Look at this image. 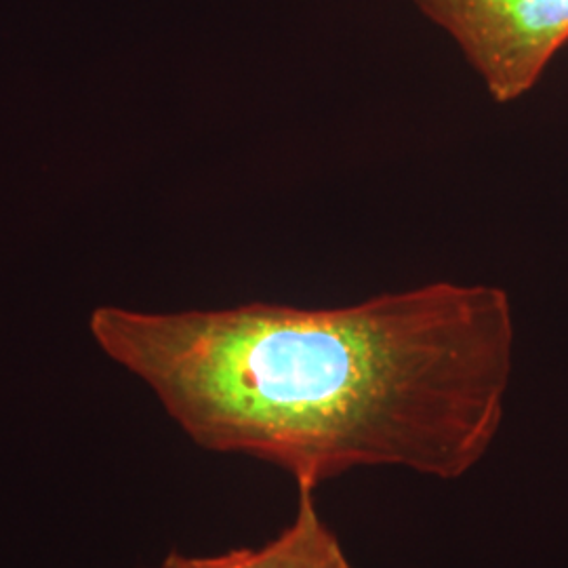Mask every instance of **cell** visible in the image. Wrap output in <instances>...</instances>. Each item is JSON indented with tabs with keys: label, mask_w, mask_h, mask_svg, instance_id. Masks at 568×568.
<instances>
[{
	"label": "cell",
	"mask_w": 568,
	"mask_h": 568,
	"mask_svg": "<svg viewBox=\"0 0 568 568\" xmlns=\"http://www.w3.org/2000/svg\"><path fill=\"white\" fill-rule=\"evenodd\" d=\"M89 333L196 447L307 488L358 467L466 476L499 434L514 365L511 304L493 284L429 283L342 307L100 305Z\"/></svg>",
	"instance_id": "cell-1"
},
{
	"label": "cell",
	"mask_w": 568,
	"mask_h": 568,
	"mask_svg": "<svg viewBox=\"0 0 568 568\" xmlns=\"http://www.w3.org/2000/svg\"><path fill=\"white\" fill-rule=\"evenodd\" d=\"M445 30L490 100L527 95L568 42V0H413Z\"/></svg>",
	"instance_id": "cell-2"
},
{
	"label": "cell",
	"mask_w": 568,
	"mask_h": 568,
	"mask_svg": "<svg viewBox=\"0 0 568 568\" xmlns=\"http://www.w3.org/2000/svg\"><path fill=\"white\" fill-rule=\"evenodd\" d=\"M152 568H356L321 518L314 488L297 487V509L291 525L260 548L230 549L213 556L171 551Z\"/></svg>",
	"instance_id": "cell-3"
}]
</instances>
